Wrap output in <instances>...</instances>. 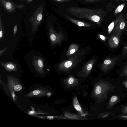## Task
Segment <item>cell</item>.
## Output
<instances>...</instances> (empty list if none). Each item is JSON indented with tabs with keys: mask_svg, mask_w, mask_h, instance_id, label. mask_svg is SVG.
I'll use <instances>...</instances> for the list:
<instances>
[{
	"mask_svg": "<svg viewBox=\"0 0 127 127\" xmlns=\"http://www.w3.org/2000/svg\"><path fill=\"white\" fill-rule=\"evenodd\" d=\"M111 87V85L107 82L104 81L98 82L94 86L92 96L96 99H102L105 97Z\"/></svg>",
	"mask_w": 127,
	"mask_h": 127,
	"instance_id": "obj_1",
	"label": "cell"
},
{
	"mask_svg": "<svg viewBox=\"0 0 127 127\" xmlns=\"http://www.w3.org/2000/svg\"><path fill=\"white\" fill-rule=\"evenodd\" d=\"M83 52L75 54L66 60L60 63L58 65V70L68 72L80 60V58L84 54Z\"/></svg>",
	"mask_w": 127,
	"mask_h": 127,
	"instance_id": "obj_2",
	"label": "cell"
},
{
	"mask_svg": "<svg viewBox=\"0 0 127 127\" xmlns=\"http://www.w3.org/2000/svg\"><path fill=\"white\" fill-rule=\"evenodd\" d=\"M43 6L40 5L38 6L29 19L32 27L33 33L37 30L43 18Z\"/></svg>",
	"mask_w": 127,
	"mask_h": 127,
	"instance_id": "obj_3",
	"label": "cell"
},
{
	"mask_svg": "<svg viewBox=\"0 0 127 127\" xmlns=\"http://www.w3.org/2000/svg\"><path fill=\"white\" fill-rule=\"evenodd\" d=\"M49 34L52 45L53 46L57 44H60L64 38V34L61 31L59 33L54 30L50 23H48Z\"/></svg>",
	"mask_w": 127,
	"mask_h": 127,
	"instance_id": "obj_4",
	"label": "cell"
},
{
	"mask_svg": "<svg viewBox=\"0 0 127 127\" xmlns=\"http://www.w3.org/2000/svg\"><path fill=\"white\" fill-rule=\"evenodd\" d=\"M8 87L9 90L19 91L22 89V86L20 81L15 77L10 75L7 76Z\"/></svg>",
	"mask_w": 127,
	"mask_h": 127,
	"instance_id": "obj_5",
	"label": "cell"
},
{
	"mask_svg": "<svg viewBox=\"0 0 127 127\" xmlns=\"http://www.w3.org/2000/svg\"><path fill=\"white\" fill-rule=\"evenodd\" d=\"M32 64L36 71L41 74L45 72L43 69L44 67L43 59L41 57L34 56L32 60Z\"/></svg>",
	"mask_w": 127,
	"mask_h": 127,
	"instance_id": "obj_6",
	"label": "cell"
},
{
	"mask_svg": "<svg viewBox=\"0 0 127 127\" xmlns=\"http://www.w3.org/2000/svg\"><path fill=\"white\" fill-rule=\"evenodd\" d=\"M49 93V91L47 89L40 88L30 92L24 96L32 97H41L47 95Z\"/></svg>",
	"mask_w": 127,
	"mask_h": 127,
	"instance_id": "obj_7",
	"label": "cell"
},
{
	"mask_svg": "<svg viewBox=\"0 0 127 127\" xmlns=\"http://www.w3.org/2000/svg\"><path fill=\"white\" fill-rule=\"evenodd\" d=\"M1 6L3 7L5 10L9 13L14 12L16 5L13 1L10 0H0Z\"/></svg>",
	"mask_w": 127,
	"mask_h": 127,
	"instance_id": "obj_8",
	"label": "cell"
},
{
	"mask_svg": "<svg viewBox=\"0 0 127 127\" xmlns=\"http://www.w3.org/2000/svg\"><path fill=\"white\" fill-rule=\"evenodd\" d=\"M96 61L95 59H93L87 62L79 73V74L84 77L88 76L90 73L93 65Z\"/></svg>",
	"mask_w": 127,
	"mask_h": 127,
	"instance_id": "obj_9",
	"label": "cell"
},
{
	"mask_svg": "<svg viewBox=\"0 0 127 127\" xmlns=\"http://www.w3.org/2000/svg\"><path fill=\"white\" fill-rule=\"evenodd\" d=\"M64 82L68 88L75 87L78 86V80L72 76H70L64 79Z\"/></svg>",
	"mask_w": 127,
	"mask_h": 127,
	"instance_id": "obj_10",
	"label": "cell"
},
{
	"mask_svg": "<svg viewBox=\"0 0 127 127\" xmlns=\"http://www.w3.org/2000/svg\"><path fill=\"white\" fill-rule=\"evenodd\" d=\"M1 65L8 71H17V65L12 62H0Z\"/></svg>",
	"mask_w": 127,
	"mask_h": 127,
	"instance_id": "obj_11",
	"label": "cell"
},
{
	"mask_svg": "<svg viewBox=\"0 0 127 127\" xmlns=\"http://www.w3.org/2000/svg\"><path fill=\"white\" fill-rule=\"evenodd\" d=\"M115 61V59H108L105 60L101 65V69L104 71L108 70L113 65Z\"/></svg>",
	"mask_w": 127,
	"mask_h": 127,
	"instance_id": "obj_12",
	"label": "cell"
},
{
	"mask_svg": "<svg viewBox=\"0 0 127 127\" xmlns=\"http://www.w3.org/2000/svg\"><path fill=\"white\" fill-rule=\"evenodd\" d=\"M119 37L116 35H112L108 41V44L112 48H115L117 47L119 44Z\"/></svg>",
	"mask_w": 127,
	"mask_h": 127,
	"instance_id": "obj_13",
	"label": "cell"
},
{
	"mask_svg": "<svg viewBox=\"0 0 127 127\" xmlns=\"http://www.w3.org/2000/svg\"><path fill=\"white\" fill-rule=\"evenodd\" d=\"M73 106L77 111L82 116H85V114L79 104L76 96L74 98L73 101Z\"/></svg>",
	"mask_w": 127,
	"mask_h": 127,
	"instance_id": "obj_14",
	"label": "cell"
},
{
	"mask_svg": "<svg viewBox=\"0 0 127 127\" xmlns=\"http://www.w3.org/2000/svg\"><path fill=\"white\" fill-rule=\"evenodd\" d=\"M78 48V45L75 44H71L66 53V56L69 57L77 51Z\"/></svg>",
	"mask_w": 127,
	"mask_h": 127,
	"instance_id": "obj_15",
	"label": "cell"
},
{
	"mask_svg": "<svg viewBox=\"0 0 127 127\" xmlns=\"http://www.w3.org/2000/svg\"><path fill=\"white\" fill-rule=\"evenodd\" d=\"M125 25V23L122 22L120 23L119 28H115L114 30V33L119 37H120L122 35Z\"/></svg>",
	"mask_w": 127,
	"mask_h": 127,
	"instance_id": "obj_16",
	"label": "cell"
},
{
	"mask_svg": "<svg viewBox=\"0 0 127 127\" xmlns=\"http://www.w3.org/2000/svg\"><path fill=\"white\" fill-rule=\"evenodd\" d=\"M118 99V97L117 96L114 95L111 97L109 101L108 106L107 107L108 108H110L116 103Z\"/></svg>",
	"mask_w": 127,
	"mask_h": 127,
	"instance_id": "obj_17",
	"label": "cell"
},
{
	"mask_svg": "<svg viewBox=\"0 0 127 127\" xmlns=\"http://www.w3.org/2000/svg\"><path fill=\"white\" fill-rule=\"evenodd\" d=\"M65 116L67 118L71 119H78L79 117L77 115L68 112H66L64 113Z\"/></svg>",
	"mask_w": 127,
	"mask_h": 127,
	"instance_id": "obj_18",
	"label": "cell"
},
{
	"mask_svg": "<svg viewBox=\"0 0 127 127\" xmlns=\"http://www.w3.org/2000/svg\"><path fill=\"white\" fill-rule=\"evenodd\" d=\"M70 20L73 23L75 24L79 27H87L91 26V25L89 24H87L81 21H78L76 20L70 19Z\"/></svg>",
	"mask_w": 127,
	"mask_h": 127,
	"instance_id": "obj_19",
	"label": "cell"
},
{
	"mask_svg": "<svg viewBox=\"0 0 127 127\" xmlns=\"http://www.w3.org/2000/svg\"><path fill=\"white\" fill-rule=\"evenodd\" d=\"M125 5V4L124 3L119 5L115 10V13L117 14L121 12L123 9Z\"/></svg>",
	"mask_w": 127,
	"mask_h": 127,
	"instance_id": "obj_20",
	"label": "cell"
},
{
	"mask_svg": "<svg viewBox=\"0 0 127 127\" xmlns=\"http://www.w3.org/2000/svg\"><path fill=\"white\" fill-rule=\"evenodd\" d=\"M91 18L92 21L96 22H99L100 19V17L99 16L96 15L93 16L91 17Z\"/></svg>",
	"mask_w": 127,
	"mask_h": 127,
	"instance_id": "obj_21",
	"label": "cell"
},
{
	"mask_svg": "<svg viewBox=\"0 0 127 127\" xmlns=\"http://www.w3.org/2000/svg\"><path fill=\"white\" fill-rule=\"evenodd\" d=\"M2 22L1 19V15H0V39L3 36V31L2 26Z\"/></svg>",
	"mask_w": 127,
	"mask_h": 127,
	"instance_id": "obj_22",
	"label": "cell"
},
{
	"mask_svg": "<svg viewBox=\"0 0 127 127\" xmlns=\"http://www.w3.org/2000/svg\"><path fill=\"white\" fill-rule=\"evenodd\" d=\"M114 26V23L112 22L109 26L108 27V32L109 34L113 29Z\"/></svg>",
	"mask_w": 127,
	"mask_h": 127,
	"instance_id": "obj_23",
	"label": "cell"
},
{
	"mask_svg": "<svg viewBox=\"0 0 127 127\" xmlns=\"http://www.w3.org/2000/svg\"><path fill=\"white\" fill-rule=\"evenodd\" d=\"M24 7V5L23 4H18L16 5V9H22Z\"/></svg>",
	"mask_w": 127,
	"mask_h": 127,
	"instance_id": "obj_24",
	"label": "cell"
},
{
	"mask_svg": "<svg viewBox=\"0 0 127 127\" xmlns=\"http://www.w3.org/2000/svg\"><path fill=\"white\" fill-rule=\"evenodd\" d=\"M17 29V24H15L13 30V35H15L16 34Z\"/></svg>",
	"mask_w": 127,
	"mask_h": 127,
	"instance_id": "obj_25",
	"label": "cell"
},
{
	"mask_svg": "<svg viewBox=\"0 0 127 127\" xmlns=\"http://www.w3.org/2000/svg\"><path fill=\"white\" fill-rule=\"evenodd\" d=\"M99 37L102 40L105 41V37L102 35H99Z\"/></svg>",
	"mask_w": 127,
	"mask_h": 127,
	"instance_id": "obj_26",
	"label": "cell"
},
{
	"mask_svg": "<svg viewBox=\"0 0 127 127\" xmlns=\"http://www.w3.org/2000/svg\"><path fill=\"white\" fill-rule=\"evenodd\" d=\"M7 48V47H6L4 49H3L2 50L0 51V56H1L2 54L3 53V52Z\"/></svg>",
	"mask_w": 127,
	"mask_h": 127,
	"instance_id": "obj_27",
	"label": "cell"
},
{
	"mask_svg": "<svg viewBox=\"0 0 127 127\" xmlns=\"http://www.w3.org/2000/svg\"><path fill=\"white\" fill-rule=\"evenodd\" d=\"M124 73L125 74L127 75V66L125 67V69L124 71Z\"/></svg>",
	"mask_w": 127,
	"mask_h": 127,
	"instance_id": "obj_28",
	"label": "cell"
},
{
	"mask_svg": "<svg viewBox=\"0 0 127 127\" xmlns=\"http://www.w3.org/2000/svg\"><path fill=\"white\" fill-rule=\"evenodd\" d=\"M47 118L48 119H53L54 118L53 116H49L47 117Z\"/></svg>",
	"mask_w": 127,
	"mask_h": 127,
	"instance_id": "obj_29",
	"label": "cell"
},
{
	"mask_svg": "<svg viewBox=\"0 0 127 127\" xmlns=\"http://www.w3.org/2000/svg\"><path fill=\"white\" fill-rule=\"evenodd\" d=\"M33 0H27V3H29L31 2Z\"/></svg>",
	"mask_w": 127,
	"mask_h": 127,
	"instance_id": "obj_30",
	"label": "cell"
},
{
	"mask_svg": "<svg viewBox=\"0 0 127 127\" xmlns=\"http://www.w3.org/2000/svg\"><path fill=\"white\" fill-rule=\"evenodd\" d=\"M125 85L126 86V87L127 88V82H126L125 83Z\"/></svg>",
	"mask_w": 127,
	"mask_h": 127,
	"instance_id": "obj_31",
	"label": "cell"
},
{
	"mask_svg": "<svg viewBox=\"0 0 127 127\" xmlns=\"http://www.w3.org/2000/svg\"><path fill=\"white\" fill-rule=\"evenodd\" d=\"M19 0L21 1H23L25 0Z\"/></svg>",
	"mask_w": 127,
	"mask_h": 127,
	"instance_id": "obj_32",
	"label": "cell"
}]
</instances>
